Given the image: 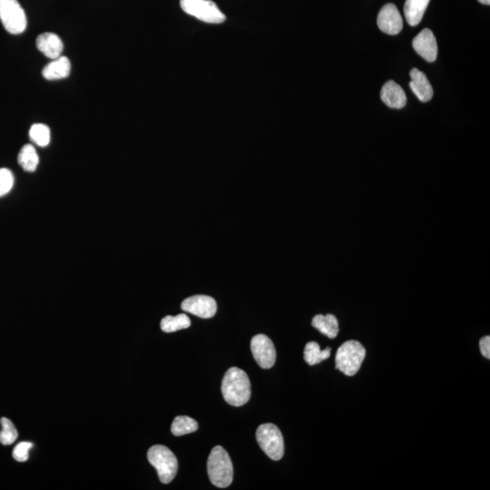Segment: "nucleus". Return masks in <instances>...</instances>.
Instances as JSON below:
<instances>
[{
	"label": "nucleus",
	"instance_id": "nucleus-2",
	"mask_svg": "<svg viewBox=\"0 0 490 490\" xmlns=\"http://www.w3.org/2000/svg\"><path fill=\"white\" fill-rule=\"evenodd\" d=\"M207 471L211 482L218 488L229 487L233 480L232 460L226 450L221 446L213 447L207 461Z\"/></svg>",
	"mask_w": 490,
	"mask_h": 490
},
{
	"label": "nucleus",
	"instance_id": "nucleus-13",
	"mask_svg": "<svg viewBox=\"0 0 490 490\" xmlns=\"http://www.w3.org/2000/svg\"><path fill=\"white\" fill-rule=\"evenodd\" d=\"M36 47L39 51L50 59H56L61 56L64 50L63 42L55 33L41 34L36 38Z\"/></svg>",
	"mask_w": 490,
	"mask_h": 490
},
{
	"label": "nucleus",
	"instance_id": "nucleus-12",
	"mask_svg": "<svg viewBox=\"0 0 490 490\" xmlns=\"http://www.w3.org/2000/svg\"><path fill=\"white\" fill-rule=\"evenodd\" d=\"M382 102L390 108H404L407 104V97L404 90L396 82H386L381 91Z\"/></svg>",
	"mask_w": 490,
	"mask_h": 490
},
{
	"label": "nucleus",
	"instance_id": "nucleus-3",
	"mask_svg": "<svg viewBox=\"0 0 490 490\" xmlns=\"http://www.w3.org/2000/svg\"><path fill=\"white\" fill-rule=\"evenodd\" d=\"M366 351L358 340H347L338 349L335 362L336 369L347 376H354L360 371Z\"/></svg>",
	"mask_w": 490,
	"mask_h": 490
},
{
	"label": "nucleus",
	"instance_id": "nucleus-24",
	"mask_svg": "<svg viewBox=\"0 0 490 490\" xmlns=\"http://www.w3.org/2000/svg\"><path fill=\"white\" fill-rule=\"evenodd\" d=\"M14 176L12 172L7 168L0 169V197L5 196L12 189Z\"/></svg>",
	"mask_w": 490,
	"mask_h": 490
},
{
	"label": "nucleus",
	"instance_id": "nucleus-22",
	"mask_svg": "<svg viewBox=\"0 0 490 490\" xmlns=\"http://www.w3.org/2000/svg\"><path fill=\"white\" fill-rule=\"evenodd\" d=\"M30 137L36 145L45 148L50 142V129L44 124H35L31 126Z\"/></svg>",
	"mask_w": 490,
	"mask_h": 490
},
{
	"label": "nucleus",
	"instance_id": "nucleus-6",
	"mask_svg": "<svg viewBox=\"0 0 490 490\" xmlns=\"http://www.w3.org/2000/svg\"><path fill=\"white\" fill-rule=\"evenodd\" d=\"M0 21L5 30L13 35L26 30V13L18 0H0Z\"/></svg>",
	"mask_w": 490,
	"mask_h": 490
},
{
	"label": "nucleus",
	"instance_id": "nucleus-1",
	"mask_svg": "<svg viewBox=\"0 0 490 490\" xmlns=\"http://www.w3.org/2000/svg\"><path fill=\"white\" fill-rule=\"evenodd\" d=\"M222 393L225 401L232 406L241 407L246 404L252 394L246 373L236 367L229 369L222 379Z\"/></svg>",
	"mask_w": 490,
	"mask_h": 490
},
{
	"label": "nucleus",
	"instance_id": "nucleus-27",
	"mask_svg": "<svg viewBox=\"0 0 490 490\" xmlns=\"http://www.w3.org/2000/svg\"><path fill=\"white\" fill-rule=\"evenodd\" d=\"M478 2H480L481 4L483 5H490V0H478Z\"/></svg>",
	"mask_w": 490,
	"mask_h": 490
},
{
	"label": "nucleus",
	"instance_id": "nucleus-26",
	"mask_svg": "<svg viewBox=\"0 0 490 490\" xmlns=\"http://www.w3.org/2000/svg\"><path fill=\"white\" fill-rule=\"evenodd\" d=\"M480 347L481 353L483 356L487 358V359H490V337L485 336L480 340Z\"/></svg>",
	"mask_w": 490,
	"mask_h": 490
},
{
	"label": "nucleus",
	"instance_id": "nucleus-7",
	"mask_svg": "<svg viewBox=\"0 0 490 490\" xmlns=\"http://www.w3.org/2000/svg\"><path fill=\"white\" fill-rule=\"evenodd\" d=\"M180 4L185 13L205 23L221 24L226 19L218 5L211 0H181Z\"/></svg>",
	"mask_w": 490,
	"mask_h": 490
},
{
	"label": "nucleus",
	"instance_id": "nucleus-18",
	"mask_svg": "<svg viewBox=\"0 0 490 490\" xmlns=\"http://www.w3.org/2000/svg\"><path fill=\"white\" fill-rule=\"evenodd\" d=\"M331 348H326L325 350H320V345L315 342L307 343L304 349V360L309 365H315L329 359L331 356Z\"/></svg>",
	"mask_w": 490,
	"mask_h": 490
},
{
	"label": "nucleus",
	"instance_id": "nucleus-20",
	"mask_svg": "<svg viewBox=\"0 0 490 490\" xmlns=\"http://www.w3.org/2000/svg\"><path fill=\"white\" fill-rule=\"evenodd\" d=\"M198 430V423L196 419L188 416H178L174 419L171 432L174 436H184L196 432Z\"/></svg>",
	"mask_w": 490,
	"mask_h": 490
},
{
	"label": "nucleus",
	"instance_id": "nucleus-14",
	"mask_svg": "<svg viewBox=\"0 0 490 490\" xmlns=\"http://www.w3.org/2000/svg\"><path fill=\"white\" fill-rule=\"evenodd\" d=\"M410 77L411 78L410 86L416 97L424 103L432 100L434 92L426 75L419 69H413L410 72Z\"/></svg>",
	"mask_w": 490,
	"mask_h": 490
},
{
	"label": "nucleus",
	"instance_id": "nucleus-25",
	"mask_svg": "<svg viewBox=\"0 0 490 490\" xmlns=\"http://www.w3.org/2000/svg\"><path fill=\"white\" fill-rule=\"evenodd\" d=\"M32 447L31 442H21L13 450V458L19 463H25L28 460V453Z\"/></svg>",
	"mask_w": 490,
	"mask_h": 490
},
{
	"label": "nucleus",
	"instance_id": "nucleus-11",
	"mask_svg": "<svg viewBox=\"0 0 490 490\" xmlns=\"http://www.w3.org/2000/svg\"><path fill=\"white\" fill-rule=\"evenodd\" d=\"M414 50L428 62H434L438 56V44L432 31L425 28L412 41Z\"/></svg>",
	"mask_w": 490,
	"mask_h": 490
},
{
	"label": "nucleus",
	"instance_id": "nucleus-15",
	"mask_svg": "<svg viewBox=\"0 0 490 490\" xmlns=\"http://www.w3.org/2000/svg\"><path fill=\"white\" fill-rule=\"evenodd\" d=\"M71 71V63L67 56H60L53 59L44 67L42 75L47 80H59L69 77Z\"/></svg>",
	"mask_w": 490,
	"mask_h": 490
},
{
	"label": "nucleus",
	"instance_id": "nucleus-16",
	"mask_svg": "<svg viewBox=\"0 0 490 490\" xmlns=\"http://www.w3.org/2000/svg\"><path fill=\"white\" fill-rule=\"evenodd\" d=\"M430 0H406L404 5V15L411 27L418 26L429 5Z\"/></svg>",
	"mask_w": 490,
	"mask_h": 490
},
{
	"label": "nucleus",
	"instance_id": "nucleus-19",
	"mask_svg": "<svg viewBox=\"0 0 490 490\" xmlns=\"http://www.w3.org/2000/svg\"><path fill=\"white\" fill-rule=\"evenodd\" d=\"M19 165L27 172H35L39 163V157L32 145H26L21 148L18 156Z\"/></svg>",
	"mask_w": 490,
	"mask_h": 490
},
{
	"label": "nucleus",
	"instance_id": "nucleus-9",
	"mask_svg": "<svg viewBox=\"0 0 490 490\" xmlns=\"http://www.w3.org/2000/svg\"><path fill=\"white\" fill-rule=\"evenodd\" d=\"M181 308L197 317L209 319L215 316L218 304L213 298L207 295H194L183 301Z\"/></svg>",
	"mask_w": 490,
	"mask_h": 490
},
{
	"label": "nucleus",
	"instance_id": "nucleus-21",
	"mask_svg": "<svg viewBox=\"0 0 490 490\" xmlns=\"http://www.w3.org/2000/svg\"><path fill=\"white\" fill-rule=\"evenodd\" d=\"M190 325L189 317L185 314L177 315V316H165L161 320L162 331L166 334L189 328Z\"/></svg>",
	"mask_w": 490,
	"mask_h": 490
},
{
	"label": "nucleus",
	"instance_id": "nucleus-10",
	"mask_svg": "<svg viewBox=\"0 0 490 490\" xmlns=\"http://www.w3.org/2000/svg\"><path fill=\"white\" fill-rule=\"evenodd\" d=\"M377 24L380 30L388 35H398L404 27L401 13L393 3L386 4L380 11Z\"/></svg>",
	"mask_w": 490,
	"mask_h": 490
},
{
	"label": "nucleus",
	"instance_id": "nucleus-23",
	"mask_svg": "<svg viewBox=\"0 0 490 490\" xmlns=\"http://www.w3.org/2000/svg\"><path fill=\"white\" fill-rule=\"evenodd\" d=\"M2 430L0 432V443L8 446V445L13 444L18 439L19 433L16 430L15 425L13 422L7 418H2L1 421Z\"/></svg>",
	"mask_w": 490,
	"mask_h": 490
},
{
	"label": "nucleus",
	"instance_id": "nucleus-4",
	"mask_svg": "<svg viewBox=\"0 0 490 490\" xmlns=\"http://www.w3.org/2000/svg\"><path fill=\"white\" fill-rule=\"evenodd\" d=\"M149 463L156 469L159 480L163 484L173 481L178 470L176 455L163 445H154L148 452Z\"/></svg>",
	"mask_w": 490,
	"mask_h": 490
},
{
	"label": "nucleus",
	"instance_id": "nucleus-17",
	"mask_svg": "<svg viewBox=\"0 0 490 490\" xmlns=\"http://www.w3.org/2000/svg\"><path fill=\"white\" fill-rule=\"evenodd\" d=\"M312 325L329 339H334L339 334V323L337 318L332 314L316 315L312 319Z\"/></svg>",
	"mask_w": 490,
	"mask_h": 490
},
{
	"label": "nucleus",
	"instance_id": "nucleus-5",
	"mask_svg": "<svg viewBox=\"0 0 490 490\" xmlns=\"http://www.w3.org/2000/svg\"><path fill=\"white\" fill-rule=\"evenodd\" d=\"M259 446L272 460H280L284 454L283 436L276 425L266 423L259 426L256 432Z\"/></svg>",
	"mask_w": 490,
	"mask_h": 490
},
{
	"label": "nucleus",
	"instance_id": "nucleus-8",
	"mask_svg": "<svg viewBox=\"0 0 490 490\" xmlns=\"http://www.w3.org/2000/svg\"><path fill=\"white\" fill-rule=\"evenodd\" d=\"M250 350L257 364L263 369H271L276 362L275 345L264 334L255 335L250 340Z\"/></svg>",
	"mask_w": 490,
	"mask_h": 490
}]
</instances>
